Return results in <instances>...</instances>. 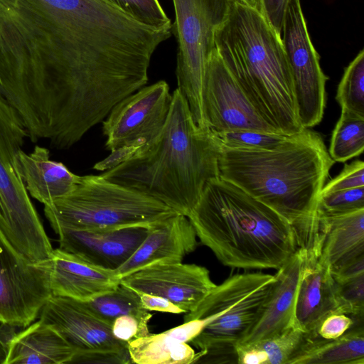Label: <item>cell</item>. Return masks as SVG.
I'll return each instance as SVG.
<instances>
[{
    "instance_id": "6da1fadb",
    "label": "cell",
    "mask_w": 364,
    "mask_h": 364,
    "mask_svg": "<svg viewBox=\"0 0 364 364\" xmlns=\"http://www.w3.org/2000/svg\"><path fill=\"white\" fill-rule=\"evenodd\" d=\"M124 37L122 11L104 0H0V95L27 127H54Z\"/></svg>"
},
{
    "instance_id": "7a4b0ae2",
    "label": "cell",
    "mask_w": 364,
    "mask_h": 364,
    "mask_svg": "<svg viewBox=\"0 0 364 364\" xmlns=\"http://www.w3.org/2000/svg\"><path fill=\"white\" fill-rule=\"evenodd\" d=\"M334 163L321 136L304 129L272 150L220 148L218 170L284 218L299 247L309 249L319 235L318 198Z\"/></svg>"
},
{
    "instance_id": "3957f363",
    "label": "cell",
    "mask_w": 364,
    "mask_h": 364,
    "mask_svg": "<svg viewBox=\"0 0 364 364\" xmlns=\"http://www.w3.org/2000/svg\"><path fill=\"white\" fill-rule=\"evenodd\" d=\"M220 146L212 132L193 120L176 88L164 126L136 155L101 175L189 215L206 183L219 178Z\"/></svg>"
},
{
    "instance_id": "277c9868",
    "label": "cell",
    "mask_w": 364,
    "mask_h": 364,
    "mask_svg": "<svg viewBox=\"0 0 364 364\" xmlns=\"http://www.w3.org/2000/svg\"><path fill=\"white\" fill-rule=\"evenodd\" d=\"M188 218L200 241L231 268L278 269L299 247L284 218L220 177L206 183Z\"/></svg>"
},
{
    "instance_id": "5b68a950",
    "label": "cell",
    "mask_w": 364,
    "mask_h": 364,
    "mask_svg": "<svg viewBox=\"0 0 364 364\" xmlns=\"http://www.w3.org/2000/svg\"><path fill=\"white\" fill-rule=\"evenodd\" d=\"M215 49L259 115L287 135L301 132L282 38L256 9L233 1L215 35Z\"/></svg>"
},
{
    "instance_id": "8992f818",
    "label": "cell",
    "mask_w": 364,
    "mask_h": 364,
    "mask_svg": "<svg viewBox=\"0 0 364 364\" xmlns=\"http://www.w3.org/2000/svg\"><path fill=\"white\" fill-rule=\"evenodd\" d=\"M274 281V275L261 272L232 275L186 313L184 322L203 323L189 342L200 349L191 364L237 363L236 348L259 318Z\"/></svg>"
},
{
    "instance_id": "52a82bcc",
    "label": "cell",
    "mask_w": 364,
    "mask_h": 364,
    "mask_svg": "<svg viewBox=\"0 0 364 364\" xmlns=\"http://www.w3.org/2000/svg\"><path fill=\"white\" fill-rule=\"evenodd\" d=\"M44 214L53 230L59 228L110 230L150 228L178 213L102 175H88L79 176L71 191L44 205Z\"/></svg>"
},
{
    "instance_id": "ba28073f",
    "label": "cell",
    "mask_w": 364,
    "mask_h": 364,
    "mask_svg": "<svg viewBox=\"0 0 364 364\" xmlns=\"http://www.w3.org/2000/svg\"><path fill=\"white\" fill-rule=\"evenodd\" d=\"M26 138L20 117L0 95V230L17 251L39 262L53 248L14 165Z\"/></svg>"
},
{
    "instance_id": "9c48e42d",
    "label": "cell",
    "mask_w": 364,
    "mask_h": 364,
    "mask_svg": "<svg viewBox=\"0 0 364 364\" xmlns=\"http://www.w3.org/2000/svg\"><path fill=\"white\" fill-rule=\"evenodd\" d=\"M234 0H173L178 41L176 75L193 120L207 128L202 108L205 66L215 48V35L228 16Z\"/></svg>"
},
{
    "instance_id": "30bf717a",
    "label": "cell",
    "mask_w": 364,
    "mask_h": 364,
    "mask_svg": "<svg viewBox=\"0 0 364 364\" xmlns=\"http://www.w3.org/2000/svg\"><path fill=\"white\" fill-rule=\"evenodd\" d=\"M282 43L291 73L300 123L304 129L311 128L323 117L328 77L311 41L300 0H291L288 5Z\"/></svg>"
},
{
    "instance_id": "8fae6325",
    "label": "cell",
    "mask_w": 364,
    "mask_h": 364,
    "mask_svg": "<svg viewBox=\"0 0 364 364\" xmlns=\"http://www.w3.org/2000/svg\"><path fill=\"white\" fill-rule=\"evenodd\" d=\"M49 258L33 262L0 230V323L25 328L39 316L52 296Z\"/></svg>"
},
{
    "instance_id": "7c38bea8",
    "label": "cell",
    "mask_w": 364,
    "mask_h": 364,
    "mask_svg": "<svg viewBox=\"0 0 364 364\" xmlns=\"http://www.w3.org/2000/svg\"><path fill=\"white\" fill-rule=\"evenodd\" d=\"M172 102L169 86L160 80L144 86L119 102L103 120L106 149L136 146L140 151L159 134Z\"/></svg>"
},
{
    "instance_id": "4fadbf2b",
    "label": "cell",
    "mask_w": 364,
    "mask_h": 364,
    "mask_svg": "<svg viewBox=\"0 0 364 364\" xmlns=\"http://www.w3.org/2000/svg\"><path fill=\"white\" fill-rule=\"evenodd\" d=\"M202 108L205 125L214 132L253 129L282 134L259 115L215 48L205 66Z\"/></svg>"
},
{
    "instance_id": "5bb4252c",
    "label": "cell",
    "mask_w": 364,
    "mask_h": 364,
    "mask_svg": "<svg viewBox=\"0 0 364 364\" xmlns=\"http://www.w3.org/2000/svg\"><path fill=\"white\" fill-rule=\"evenodd\" d=\"M138 294L162 296L183 309L193 311L216 284L204 267L181 262L157 263L121 279Z\"/></svg>"
},
{
    "instance_id": "9a60e30c",
    "label": "cell",
    "mask_w": 364,
    "mask_h": 364,
    "mask_svg": "<svg viewBox=\"0 0 364 364\" xmlns=\"http://www.w3.org/2000/svg\"><path fill=\"white\" fill-rule=\"evenodd\" d=\"M39 316V320L53 327L66 339L75 353L128 348L127 343L113 336L111 324L95 314L84 301L51 296Z\"/></svg>"
},
{
    "instance_id": "2e32d148",
    "label": "cell",
    "mask_w": 364,
    "mask_h": 364,
    "mask_svg": "<svg viewBox=\"0 0 364 364\" xmlns=\"http://www.w3.org/2000/svg\"><path fill=\"white\" fill-rule=\"evenodd\" d=\"M318 218L319 235L316 245L332 276L346 278L363 272L364 209Z\"/></svg>"
},
{
    "instance_id": "e0dca14e",
    "label": "cell",
    "mask_w": 364,
    "mask_h": 364,
    "mask_svg": "<svg viewBox=\"0 0 364 364\" xmlns=\"http://www.w3.org/2000/svg\"><path fill=\"white\" fill-rule=\"evenodd\" d=\"M149 228L131 227L110 230L59 228V248L97 266L117 270L136 251Z\"/></svg>"
},
{
    "instance_id": "ac0fdd59",
    "label": "cell",
    "mask_w": 364,
    "mask_h": 364,
    "mask_svg": "<svg viewBox=\"0 0 364 364\" xmlns=\"http://www.w3.org/2000/svg\"><path fill=\"white\" fill-rule=\"evenodd\" d=\"M305 250L295 306L294 326L309 336L317 335L321 322L336 312L334 280L321 259L317 246Z\"/></svg>"
},
{
    "instance_id": "d6986e66",
    "label": "cell",
    "mask_w": 364,
    "mask_h": 364,
    "mask_svg": "<svg viewBox=\"0 0 364 364\" xmlns=\"http://www.w3.org/2000/svg\"><path fill=\"white\" fill-rule=\"evenodd\" d=\"M195 230L188 217L176 214L150 227L133 255L117 270L122 279L157 263L181 262L197 247Z\"/></svg>"
},
{
    "instance_id": "ffe728a7",
    "label": "cell",
    "mask_w": 364,
    "mask_h": 364,
    "mask_svg": "<svg viewBox=\"0 0 364 364\" xmlns=\"http://www.w3.org/2000/svg\"><path fill=\"white\" fill-rule=\"evenodd\" d=\"M49 260L52 296L89 301L121 283L117 270L97 266L60 248L53 250Z\"/></svg>"
},
{
    "instance_id": "44dd1931",
    "label": "cell",
    "mask_w": 364,
    "mask_h": 364,
    "mask_svg": "<svg viewBox=\"0 0 364 364\" xmlns=\"http://www.w3.org/2000/svg\"><path fill=\"white\" fill-rule=\"evenodd\" d=\"M305 250L299 247L278 269L257 321L239 344L251 343L294 326V306Z\"/></svg>"
},
{
    "instance_id": "7402d4cb",
    "label": "cell",
    "mask_w": 364,
    "mask_h": 364,
    "mask_svg": "<svg viewBox=\"0 0 364 364\" xmlns=\"http://www.w3.org/2000/svg\"><path fill=\"white\" fill-rule=\"evenodd\" d=\"M14 165L28 195L43 205L71 191L79 178L62 162L50 160L49 150L40 146L30 154L20 149Z\"/></svg>"
},
{
    "instance_id": "603a6c76",
    "label": "cell",
    "mask_w": 364,
    "mask_h": 364,
    "mask_svg": "<svg viewBox=\"0 0 364 364\" xmlns=\"http://www.w3.org/2000/svg\"><path fill=\"white\" fill-rule=\"evenodd\" d=\"M75 353L56 329L38 320L11 338L5 364L70 363Z\"/></svg>"
},
{
    "instance_id": "cb8c5ba5",
    "label": "cell",
    "mask_w": 364,
    "mask_h": 364,
    "mask_svg": "<svg viewBox=\"0 0 364 364\" xmlns=\"http://www.w3.org/2000/svg\"><path fill=\"white\" fill-rule=\"evenodd\" d=\"M287 364H364L363 323L333 339L306 334Z\"/></svg>"
},
{
    "instance_id": "d4e9b609",
    "label": "cell",
    "mask_w": 364,
    "mask_h": 364,
    "mask_svg": "<svg viewBox=\"0 0 364 364\" xmlns=\"http://www.w3.org/2000/svg\"><path fill=\"white\" fill-rule=\"evenodd\" d=\"M127 348L136 364H191L196 354L178 326L135 338Z\"/></svg>"
},
{
    "instance_id": "484cf974",
    "label": "cell",
    "mask_w": 364,
    "mask_h": 364,
    "mask_svg": "<svg viewBox=\"0 0 364 364\" xmlns=\"http://www.w3.org/2000/svg\"><path fill=\"white\" fill-rule=\"evenodd\" d=\"M306 333L292 327L280 334L236 348L240 364H287Z\"/></svg>"
},
{
    "instance_id": "4316f807",
    "label": "cell",
    "mask_w": 364,
    "mask_h": 364,
    "mask_svg": "<svg viewBox=\"0 0 364 364\" xmlns=\"http://www.w3.org/2000/svg\"><path fill=\"white\" fill-rule=\"evenodd\" d=\"M84 302L95 314L109 324L119 316L132 315L148 327L152 317L144 307L139 294L122 283L113 290Z\"/></svg>"
},
{
    "instance_id": "83f0119b",
    "label": "cell",
    "mask_w": 364,
    "mask_h": 364,
    "mask_svg": "<svg viewBox=\"0 0 364 364\" xmlns=\"http://www.w3.org/2000/svg\"><path fill=\"white\" fill-rule=\"evenodd\" d=\"M364 150V117L346 109L332 132L328 153L336 162H345Z\"/></svg>"
},
{
    "instance_id": "f1b7e54d",
    "label": "cell",
    "mask_w": 364,
    "mask_h": 364,
    "mask_svg": "<svg viewBox=\"0 0 364 364\" xmlns=\"http://www.w3.org/2000/svg\"><path fill=\"white\" fill-rule=\"evenodd\" d=\"M336 100L341 109L364 117V50L346 68L338 86Z\"/></svg>"
},
{
    "instance_id": "f546056e",
    "label": "cell",
    "mask_w": 364,
    "mask_h": 364,
    "mask_svg": "<svg viewBox=\"0 0 364 364\" xmlns=\"http://www.w3.org/2000/svg\"><path fill=\"white\" fill-rule=\"evenodd\" d=\"M212 133L220 148L247 151L274 149L290 136L253 129H233Z\"/></svg>"
},
{
    "instance_id": "4dcf8cb0",
    "label": "cell",
    "mask_w": 364,
    "mask_h": 364,
    "mask_svg": "<svg viewBox=\"0 0 364 364\" xmlns=\"http://www.w3.org/2000/svg\"><path fill=\"white\" fill-rule=\"evenodd\" d=\"M336 312L350 316L355 321H363L364 273L345 279H334Z\"/></svg>"
},
{
    "instance_id": "1f68e13d",
    "label": "cell",
    "mask_w": 364,
    "mask_h": 364,
    "mask_svg": "<svg viewBox=\"0 0 364 364\" xmlns=\"http://www.w3.org/2000/svg\"><path fill=\"white\" fill-rule=\"evenodd\" d=\"M364 209V186L320 193L316 214L331 216Z\"/></svg>"
},
{
    "instance_id": "d6a6232c",
    "label": "cell",
    "mask_w": 364,
    "mask_h": 364,
    "mask_svg": "<svg viewBox=\"0 0 364 364\" xmlns=\"http://www.w3.org/2000/svg\"><path fill=\"white\" fill-rule=\"evenodd\" d=\"M136 21L157 28H171V20L159 0H104Z\"/></svg>"
},
{
    "instance_id": "836d02e7",
    "label": "cell",
    "mask_w": 364,
    "mask_h": 364,
    "mask_svg": "<svg viewBox=\"0 0 364 364\" xmlns=\"http://www.w3.org/2000/svg\"><path fill=\"white\" fill-rule=\"evenodd\" d=\"M364 186V163L355 161L345 165L336 177L325 183L321 193Z\"/></svg>"
},
{
    "instance_id": "e575fe53",
    "label": "cell",
    "mask_w": 364,
    "mask_h": 364,
    "mask_svg": "<svg viewBox=\"0 0 364 364\" xmlns=\"http://www.w3.org/2000/svg\"><path fill=\"white\" fill-rule=\"evenodd\" d=\"M113 336L119 341L127 343L139 337L150 333L148 327L144 326L134 316L123 315L116 318L111 324Z\"/></svg>"
},
{
    "instance_id": "d590c367",
    "label": "cell",
    "mask_w": 364,
    "mask_h": 364,
    "mask_svg": "<svg viewBox=\"0 0 364 364\" xmlns=\"http://www.w3.org/2000/svg\"><path fill=\"white\" fill-rule=\"evenodd\" d=\"M355 322L352 317L346 314L333 312L321 322L317 335L325 339L338 338L350 329Z\"/></svg>"
},
{
    "instance_id": "8d00e7d4",
    "label": "cell",
    "mask_w": 364,
    "mask_h": 364,
    "mask_svg": "<svg viewBox=\"0 0 364 364\" xmlns=\"http://www.w3.org/2000/svg\"><path fill=\"white\" fill-rule=\"evenodd\" d=\"M70 363L128 364L132 363L127 348L119 351L75 353Z\"/></svg>"
},
{
    "instance_id": "74e56055",
    "label": "cell",
    "mask_w": 364,
    "mask_h": 364,
    "mask_svg": "<svg viewBox=\"0 0 364 364\" xmlns=\"http://www.w3.org/2000/svg\"><path fill=\"white\" fill-rule=\"evenodd\" d=\"M291 0H259V12L282 38L284 16Z\"/></svg>"
},
{
    "instance_id": "f35d334b",
    "label": "cell",
    "mask_w": 364,
    "mask_h": 364,
    "mask_svg": "<svg viewBox=\"0 0 364 364\" xmlns=\"http://www.w3.org/2000/svg\"><path fill=\"white\" fill-rule=\"evenodd\" d=\"M144 307L148 311H157L171 314H183L185 311L162 296L139 294Z\"/></svg>"
},
{
    "instance_id": "ab89813d",
    "label": "cell",
    "mask_w": 364,
    "mask_h": 364,
    "mask_svg": "<svg viewBox=\"0 0 364 364\" xmlns=\"http://www.w3.org/2000/svg\"><path fill=\"white\" fill-rule=\"evenodd\" d=\"M0 326V364H5L9 345L11 338L16 332L14 331L17 327L6 323H1Z\"/></svg>"
},
{
    "instance_id": "60d3db41",
    "label": "cell",
    "mask_w": 364,
    "mask_h": 364,
    "mask_svg": "<svg viewBox=\"0 0 364 364\" xmlns=\"http://www.w3.org/2000/svg\"><path fill=\"white\" fill-rule=\"evenodd\" d=\"M247 5L250 7L255 8L259 11V0H235Z\"/></svg>"
},
{
    "instance_id": "b9f144b4",
    "label": "cell",
    "mask_w": 364,
    "mask_h": 364,
    "mask_svg": "<svg viewBox=\"0 0 364 364\" xmlns=\"http://www.w3.org/2000/svg\"><path fill=\"white\" fill-rule=\"evenodd\" d=\"M0 211H1V205H0Z\"/></svg>"
}]
</instances>
